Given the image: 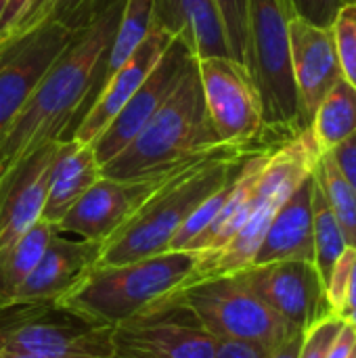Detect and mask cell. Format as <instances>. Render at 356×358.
I'll return each mask as SVG.
<instances>
[{
    "mask_svg": "<svg viewBox=\"0 0 356 358\" xmlns=\"http://www.w3.org/2000/svg\"><path fill=\"white\" fill-rule=\"evenodd\" d=\"M327 155L332 157V162L336 164L340 174L346 178V182L355 189L356 193V134L346 138L344 143H340L338 147H334Z\"/></svg>",
    "mask_w": 356,
    "mask_h": 358,
    "instance_id": "cell-33",
    "label": "cell"
},
{
    "mask_svg": "<svg viewBox=\"0 0 356 358\" xmlns=\"http://www.w3.org/2000/svg\"><path fill=\"white\" fill-rule=\"evenodd\" d=\"M101 176H103L101 164L97 162L92 145L78 143V141H63L61 153L52 168L40 220H46L57 227L61 218L73 208V203Z\"/></svg>",
    "mask_w": 356,
    "mask_h": 358,
    "instance_id": "cell-21",
    "label": "cell"
},
{
    "mask_svg": "<svg viewBox=\"0 0 356 358\" xmlns=\"http://www.w3.org/2000/svg\"><path fill=\"white\" fill-rule=\"evenodd\" d=\"M308 128L321 155L356 134V88L346 78L325 94Z\"/></svg>",
    "mask_w": 356,
    "mask_h": 358,
    "instance_id": "cell-24",
    "label": "cell"
},
{
    "mask_svg": "<svg viewBox=\"0 0 356 358\" xmlns=\"http://www.w3.org/2000/svg\"><path fill=\"white\" fill-rule=\"evenodd\" d=\"M195 61L197 59L193 57V52L180 40L174 38L159 63L134 92V96L90 143L101 168L109 164L115 155H120L141 134V130L170 99V94L176 90V86Z\"/></svg>",
    "mask_w": 356,
    "mask_h": 358,
    "instance_id": "cell-12",
    "label": "cell"
},
{
    "mask_svg": "<svg viewBox=\"0 0 356 358\" xmlns=\"http://www.w3.org/2000/svg\"><path fill=\"white\" fill-rule=\"evenodd\" d=\"M290 46L300 113L302 122L308 128L325 94L344 76L340 69L332 27H319L292 15Z\"/></svg>",
    "mask_w": 356,
    "mask_h": 358,
    "instance_id": "cell-16",
    "label": "cell"
},
{
    "mask_svg": "<svg viewBox=\"0 0 356 358\" xmlns=\"http://www.w3.org/2000/svg\"><path fill=\"white\" fill-rule=\"evenodd\" d=\"M101 243L86 239H65L57 233L42 252L34 271L15 292L10 304H31L61 300L97 262Z\"/></svg>",
    "mask_w": 356,
    "mask_h": 358,
    "instance_id": "cell-18",
    "label": "cell"
},
{
    "mask_svg": "<svg viewBox=\"0 0 356 358\" xmlns=\"http://www.w3.org/2000/svg\"><path fill=\"white\" fill-rule=\"evenodd\" d=\"M113 0H29L0 44L15 40L44 23H59L71 31H80L94 23Z\"/></svg>",
    "mask_w": 356,
    "mask_h": 358,
    "instance_id": "cell-23",
    "label": "cell"
},
{
    "mask_svg": "<svg viewBox=\"0 0 356 358\" xmlns=\"http://www.w3.org/2000/svg\"><path fill=\"white\" fill-rule=\"evenodd\" d=\"M174 170L141 180L101 176L61 218L57 231L103 245Z\"/></svg>",
    "mask_w": 356,
    "mask_h": 358,
    "instance_id": "cell-14",
    "label": "cell"
},
{
    "mask_svg": "<svg viewBox=\"0 0 356 358\" xmlns=\"http://www.w3.org/2000/svg\"><path fill=\"white\" fill-rule=\"evenodd\" d=\"M218 145L225 143L208 115L195 61L141 134L101 172L118 180L159 176Z\"/></svg>",
    "mask_w": 356,
    "mask_h": 358,
    "instance_id": "cell-3",
    "label": "cell"
},
{
    "mask_svg": "<svg viewBox=\"0 0 356 358\" xmlns=\"http://www.w3.org/2000/svg\"><path fill=\"white\" fill-rule=\"evenodd\" d=\"M266 147L218 145L176 168L101 245L97 264H124L170 250L189 216L235 178L243 162Z\"/></svg>",
    "mask_w": 356,
    "mask_h": 358,
    "instance_id": "cell-2",
    "label": "cell"
},
{
    "mask_svg": "<svg viewBox=\"0 0 356 358\" xmlns=\"http://www.w3.org/2000/svg\"><path fill=\"white\" fill-rule=\"evenodd\" d=\"M342 76L356 88V2H346L332 23Z\"/></svg>",
    "mask_w": 356,
    "mask_h": 358,
    "instance_id": "cell-28",
    "label": "cell"
},
{
    "mask_svg": "<svg viewBox=\"0 0 356 358\" xmlns=\"http://www.w3.org/2000/svg\"><path fill=\"white\" fill-rule=\"evenodd\" d=\"M73 34L59 23H44L0 44V136Z\"/></svg>",
    "mask_w": 356,
    "mask_h": 358,
    "instance_id": "cell-13",
    "label": "cell"
},
{
    "mask_svg": "<svg viewBox=\"0 0 356 358\" xmlns=\"http://www.w3.org/2000/svg\"><path fill=\"white\" fill-rule=\"evenodd\" d=\"M197 73L212 126L225 145L277 147L266 136L262 101L243 63L233 57L197 59Z\"/></svg>",
    "mask_w": 356,
    "mask_h": 358,
    "instance_id": "cell-10",
    "label": "cell"
},
{
    "mask_svg": "<svg viewBox=\"0 0 356 358\" xmlns=\"http://www.w3.org/2000/svg\"><path fill=\"white\" fill-rule=\"evenodd\" d=\"M197 254L168 250L124 264H94L59 304L97 323L115 327L178 289L193 273Z\"/></svg>",
    "mask_w": 356,
    "mask_h": 358,
    "instance_id": "cell-4",
    "label": "cell"
},
{
    "mask_svg": "<svg viewBox=\"0 0 356 358\" xmlns=\"http://www.w3.org/2000/svg\"><path fill=\"white\" fill-rule=\"evenodd\" d=\"M290 17L287 0H248L245 67L262 101L266 136L279 145L306 130L292 69Z\"/></svg>",
    "mask_w": 356,
    "mask_h": 358,
    "instance_id": "cell-6",
    "label": "cell"
},
{
    "mask_svg": "<svg viewBox=\"0 0 356 358\" xmlns=\"http://www.w3.org/2000/svg\"><path fill=\"white\" fill-rule=\"evenodd\" d=\"M315 178L340 222V229L346 237L348 248H356V193L340 174L336 164L327 153H323L315 166Z\"/></svg>",
    "mask_w": 356,
    "mask_h": 358,
    "instance_id": "cell-27",
    "label": "cell"
},
{
    "mask_svg": "<svg viewBox=\"0 0 356 358\" xmlns=\"http://www.w3.org/2000/svg\"><path fill=\"white\" fill-rule=\"evenodd\" d=\"M235 275L294 331H306L321 319L334 315L313 262L283 260L248 266Z\"/></svg>",
    "mask_w": 356,
    "mask_h": 358,
    "instance_id": "cell-11",
    "label": "cell"
},
{
    "mask_svg": "<svg viewBox=\"0 0 356 358\" xmlns=\"http://www.w3.org/2000/svg\"><path fill=\"white\" fill-rule=\"evenodd\" d=\"M153 25L180 40L195 59L231 57L216 0H153Z\"/></svg>",
    "mask_w": 356,
    "mask_h": 358,
    "instance_id": "cell-20",
    "label": "cell"
},
{
    "mask_svg": "<svg viewBox=\"0 0 356 358\" xmlns=\"http://www.w3.org/2000/svg\"><path fill=\"white\" fill-rule=\"evenodd\" d=\"M6 4H8V0H0V17H2V13L6 8Z\"/></svg>",
    "mask_w": 356,
    "mask_h": 358,
    "instance_id": "cell-38",
    "label": "cell"
},
{
    "mask_svg": "<svg viewBox=\"0 0 356 358\" xmlns=\"http://www.w3.org/2000/svg\"><path fill=\"white\" fill-rule=\"evenodd\" d=\"M172 40L174 38L168 31L153 25L147 38L141 42V46L132 52V57L107 80L99 99L73 126L67 141L90 145L105 130V126L118 115V111L134 96V92L141 88V84L147 80V76L153 71V67L168 50Z\"/></svg>",
    "mask_w": 356,
    "mask_h": 358,
    "instance_id": "cell-17",
    "label": "cell"
},
{
    "mask_svg": "<svg viewBox=\"0 0 356 358\" xmlns=\"http://www.w3.org/2000/svg\"><path fill=\"white\" fill-rule=\"evenodd\" d=\"M153 27V0H126L124 4V13L122 19L118 23V29L107 46L105 59L101 61L99 73H97V82L92 86V90L88 92L80 115L76 120V124L82 120V115L92 107V103L99 99L103 86L107 84V80L132 57V52L141 46V42L147 38V34ZM73 124V126H76ZM73 130V128H71ZM69 136V134H67ZM67 141V138H65Z\"/></svg>",
    "mask_w": 356,
    "mask_h": 358,
    "instance_id": "cell-22",
    "label": "cell"
},
{
    "mask_svg": "<svg viewBox=\"0 0 356 358\" xmlns=\"http://www.w3.org/2000/svg\"><path fill=\"white\" fill-rule=\"evenodd\" d=\"M342 325H344L342 317L329 315V317L321 319L319 323H315L313 327H308L304 331L298 358H327Z\"/></svg>",
    "mask_w": 356,
    "mask_h": 358,
    "instance_id": "cell-30",
    "label": "cell"
},
{
    "mask_svg": "<svg viewBox=\"0 0 356 358\" xmlns=\"http://www.w3.org/2000/svg\"><path fill=\"white\" fill-rule=\"evenodd\" d=\"M321 157V151L315 145L311 128L302 130L298 136L279 145L266 159L264 170L258 178V185L252 193L248 218L237 235L218 252L199 256L191 277L180 285H191L204 279L233 275L248 268L262 243V237L283 206V201L294 193V189L315 172V166Z\"/></svg>",
    "mask_w": 356,
    "mask_h": 358,
    "instance_id": "cell-5",
    "label": "cell"
},
{
    "mask_svg": "<svg viewBox=\"0 0 356 358\" xmlns=\"http://www.w3.org/2000/svg\"><path fill=\"white\" fill-rule=\"evenodd\" d=\"M313 243H315V268L323 281V287L329 279L332 268L336 266L338 258L348 248L346 237L340 229L338 218L334 216L317 178H315V191H313Z\"/></svg>",
    "mask_w": 356,
    "mask_h": 358,
    "instance_id": "cell-26",
    "label": "cell"
},
{
    "mask_svg": "<svg viewBox=\"0 0 356 358\" xmlns=\"http://www.w3.org/2000/svg\"><path fill=\"white\" fill-rule=\"evenodd\" d=\"M214 350L216 338L170 296L111 329V358H214Z\"/></svg>",
    "mask_w": 356,
    "mask_h": 358,
    "instance_id": "cell-9",
    "label": "cell"
},
{
    "mask_svg": "<svg viewBox=\"0 0 356 358\" xmlns=\"http://www.w3.org/2000/svg\"><path fill=\"white\" fill-rule=\"evenodd\" d=\"M27 2L29 0H8V4H6V8H4V13H2V17H0V38L10 29V25L17 21V17L23 13V8L27 6Z\"/></svg>",
    "mask_w": 356,
    "mask_h": 358,
    "instance_id": "cell-36",
    "label": "cell"
},
{
    "mask_svg": "<svg viewBox=\"0 0 356 358\" xmlns=\"http://www.w3.org/2000/svg\"><path fill=\"white\" fill-rule=\"evenodd\" d=\"M124 4L126 0H113L94 23L76 31L65 50L40 78L21 111L0 136V178L40 147L67 138L97 82Z\"/></svg>",
    "mask_w": 356,
    "mask_h": 358,
    "instance_id": "cell-1",
    "label": "cell"
},
{
    "mask_svg": "<svg viewBox=\"0 0 356 358\" xmlns=\"http://www.w3.org/2000/svg\"><path fill=\"white\" fill-rule=\"evenodd\" d=\"M227 31L231 57L245 65L248 44V0H216Z\"/></svg>",
    "mask_w": 356,
    "mask_h": 358,
    "instance_id": "cell-29",
    "label": "cell"
},
{
    "mask_svg": "<svg viewBox=\"0 0 356 358\" xmlns=\"http://www.w3.org/2000/svg\"><path fill=\"white\" fill-rule=\"evenodd\" d=\"M327 358H356V325L344 319V325Z\"/></svg>",
    "mask_w": 356,
    "mask_h": 358,
    "instance_id": "cell-34",
    "label": "cell"
},
{
    "mask_svg": "<svg viewBox=\"0 0 356 358\" xmlns=\"http://www.w3.org/2000/svg\"><path fill=\"white\" fill-rule=\"evenodd\" d=\"M168 296L191 308L216 340H239L273 350L296 334L235 273L178 287Z\"/></svg>",
    "mask_w": 356,
    "mask_h": 358,
    "instance_id": "cell-8",
    "label": "cell"
},
{
    "mask_svg": "<svg viewBox=\"0 0 356 358\" xmlns=\"http://www.w3.org/2000/svg\"><path fill=\"white\" fill-rule=\"evenodd\" d=\"M63 141L40 147L0 178V256L40 218Z\"/></svg>",
    "mask_w": 356,
    "mask_h": 358,
    "instance_id": "cell-15",
    "label": "cell"
},
{
    "mask_svg": "<svg viewBox=\"0 0 356 358\" xmlns=\"http://www.w3.org/2000/svg\"><path fill=\"white\" fill-rule=\"evenodd\" d=\"M356 258V248H346L344 254L338 258L336 266L329 273V279L325 283V298L334 315L342 317L344 306H346V292H348V281L353 273V264Z\"/></svg>",
    "mask_w": 356,
    "mask_h": 358,
    "instance_id": "cell-31",
    "label": "cell"
},
{
    "mask_svg": "<svg viewBox=\"0 0 356 358\" xmlns=\"http://www.w3.org/2000/svg\"><path fill=\"white\" fill-rule=\"evenodd\" d=\"M292 15L319 25V27H332L338 10L346 4V0H287Z\"/></svg>",
    "mask_w": 356,
    "mask_h": 358,
    "instance_id": "cell-32",
    "label": "cell"
},
{
    "mask_svg": "<svg viewBox=\"0 0 356 358\" xmlns=\"http://www.w3.org/2000/svg\"><path fill=\"white\" fill-rule=\"evenodd\" d=\"M57 227L38 220L17 243L0 256V308L8 306L19 285L38 264L48 241L57 235Z\"/></svg>",
    "mask_w": 356,
    "mask_h": 358,
    "instance_id": "cell-25",
    "label": "cell"
},
{
    "mask_svg": "<svg viewBox=\"0 0 356 358\" xmlns=\"http://www.w3.org/2000/svg\"><path fill=\"white\" fill-rule=\"evenodd\" d=\"M0 358H38L31 355H19V352H0Z\"/></svg>",
    "mask_w": 356,
    "mask_h": 358,
    "instance_id": "cell-37",
    "label": "cell"
},
{
    "mask_svg": "<svg viewBox=\"0 0 356 358\" xmlns=\"http://www.w3.org/2000/svg\"><path fill=\"white\" fill-rule=\"evenodd\" d=\"M346 2H356V0H346Z\"/></svg>",
    "mask_w": 356,
    "mask_h": 358,
    "instance_id": "cell-39",
    "label": "cell"
},
{
    "mask_svg": "<svg viewBox=\"0 0 356 358\" xmlns=\"http://www.w3.org/2000/svg\"><path fill=\"white\" fill-rule=\"evenodd\" d=\"M302 338H304V331H296L292 334L285 342H281L277 348H273L266 358H298L300 355V346H302Z\"/></svg>",
    "mask_w": 356,
    "mask_h": 358,
    "instance_id": "cell-35",
    "label": "cell"
},
{
    "mask_svg": "<svg viewBox=\"0 0 356 358\" xmlns=\"http://www.w3.org/2000/svg\"><path fill=\"white\" fill-rule=\"evenodd\" d=\"M313 191H315V172L306 176L277 210L250 266L283 262V260H304V262L315 260Z\"/></svg>",
    "mask_w": 356,
    "mask_h": 358,
    "instance_id": "cell-19",
    "label": "cell"
},
{
    "mask_svg": "<svg viewBox=\"0 0 356 358\" xmlns=\"http://www.w3.org/2000/svg\"><path fill=\"white\" fill-rule=\"evenodd\" d=\"M111 329L57 300L0 308V352L38 358H111Z\"/></svg>",
    "mask_w": 356,
    "mask_h": 358,
    "instance_id": "cell-7",
    "label": "cell"
}]
</instances>
